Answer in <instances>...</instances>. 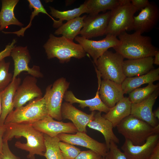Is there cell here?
<instances>
[{"instance_id": "obj_28", "label": "cell", "mask_w": 159, "mask_h": 159, "mask_svg": "<svg viewBox=\"0 0 159 159\" xmlns=\"http://www.w3.org/2000/svg\"><path fill=\"white\" fill-rule=\"evenodd\" d=\"M27 1L29 3V9H34V11L32 12L30 16V21L29 24L25 27H22L20 30L14 32L2 31L3 33L7 34H16L18 37H20V36L24 37V33L26 30L30 27L31 26L32 21L33 19L35 16L38 15L40 13L46 14L53 20L54 22L53 25V27L55 28L58 26L59 23V21L55 20L47 12L40 0H28Z\"/></svg>"}, {"instance_id": "obj_20", "label": "cell", "mask_w": 159, "mask_h": 159, "mask_svg": "<svg viewBox=\"0 0 159 159\" xmlns=\"http://www.w3.org/2000/svg\"><path fill=\"white\" fill-rule=\"evenodd\" d=\"M99 93L102 101L109 108L124 97L121 85L108 80L101 81Z\"/></svg>"}, {"instance_id": "obj_34", "label": "cell", "mask_w": 159, "mask_h": 159, "mask_svg": "<svg viewBox=\"0 0 159 159\" xmlns=\"http://www.w3.org/2000/svg\"><path fill=\"white\" fill-rule=\"evenodd\" d=\"M59 144L63 159H75L81 151L80 149L68 143L60 141Z\"/></svg>"}, {"instance_id": "obj_21", "label": "cell", "mask_w": 159, "mask_h": 159, "mask_svg": "<svg viewBox=\"0 0 159 159\" xmlns=\"http://www.w3.org/2000/svg\"><path fill=\"white\" fill-rule=\"evenodd\" d=\"M154 58L150 57L124 60L123 71L126 77L145 74L153 69Z\"/></svg>"}, {"instance_id": "obj_3", "label": "cell", "mask_w": 159, "mask_h": 159, "mask_svg": "<svg viewBox=\"0 0 159 159\" xmlns=\"http://www.w3.org/2000/svg\"><path fill=\"white\" fill-rule=\"evenodd\" d=\"M48 59L57 58L61 63L69 62L72 57L77 59L85 56L86 53L79 44L62 36L58 37L51 34L43 46Z\"/></svg>"}, {"instance_id": "obj_27", "label": "cell", "mask_w": 159, "mask_h": 159, "mask_svg": "<svg viewBox=\"0 0 159 159\" xmlns=\"http://www.w3.org/2000/svg\"><path fill=\"white\" fill-rule=\"evenodd\" d=\"M86 15L78 17L68 21L59 27L55 31L54 34L62 36L73 41L76 37L80 34L84 25V19Z\"/></svg>"}, {"instance_id": "obj_9", "label": "cell", "mask_w": 159, "mask_h": 159, "mask_svg": "<svg viewBox=\"0 0 159 159\" xmlns=\"http://www.w3.org/2000/svg\"><path fill=\"white\" fill-rule=\"evenodd\" d=\"M82 47L86 53L93 59L95 64L98 59L110 48H113L120 44L117 37L106 35L102 40L96 41L90 40L82 36H77L74 39Z\"/></svg>"}, {"instance_id": "obj_15", "label": "cell", "mask_w": 159, "mask_h": 159, "mask_svg": "<svg viewBox=\"0 0 159 159\" xmlns=\"http://www.w3.org/2000/svg\"><path fill=\"white\" fill-rule=\"evenodd\" d=\"M31 124L39 131L51 137L61 133L74 134L78 132L72 123L55 120L49 115Z\"/></svg>"}, {"instance_id": "obj_45", "label": "cell", "mask_w": 159, "mask_h": 159, "mask_svg": "<svg viewBox=\"0 0 159 159\" xmlns=\"http://www.w3.org/2000/svg\"><path fill=\"white\" fill-rule=\"evenodd\" d=\"M29 159H35V155L32 156L29 158Z\"/></svg>"}, {"instance_id": "obj_47", "label": "cell", "mask_w": 159, "mask_h": 159, "mask_svg": "<svg viewBox=\"0 0 159 159\" xmlns=\"http://www.w3.org/2000/svg\"><path fill=\"white\" fill-rule=\"evenodd\" d=\"M0 159H2L1 158V157L0 156Z\"/></svg>"}, {"instance_id": "obj_36", "label": "cell", "mask_w": 159, "mask_h": 159, "mask_svg": "<svg viewBox=\"0 0 159 159\" xmlns=\"http://www.w3.org/2000/svg\"><path fill=\"white\" fill-rule=\"evenodd\" d=\"M102 157L96 152L90 150L81 151L75 159H101Z\"/></svg>"}, {"instance_id": "obj_4", "label": "cell", "mask_w": 159, "mask_h": 159, "mask_svg": "<svg viewBox=\"0 0 159 159\" xmlns=\"http://www.w3.org/2000/svg\"><path fill=\"white\" fill-rule=\"evenodd\" d=\"M118 132L134 145L144 144L150 136L159 134V125L153 127L147 122L130 115L116 126Z\"/></svg>"}, {"instance_id": "obj_7", "label": "cell", "mask_w": 159, "mask_h": 159, "mask_svg": "<svg viewBox=\"0 0 159 159\" xmlns=\"http://www.w3.org/2000/svg\"><path fill=\"white\" fill-rule=\"evenodd\" d=\"M124 59L116 52L108 50L105 52L95 64L101 78L121 85L126 77L123 71Z\"/></svg>"}, {"instance_id": "obj_13", "label": "cell", "mask_w": 159, "mask_h": 159, "mask_svg": "<svg viewBox=\"0 0 159 159\" xmlns=\"http://www.w3.org/2000/svg\"><path fill=\"white\" fill-rule=\"evenodd\" d=\"M37 83L36 78L31 75L24 78L15 92L13 99L14 108L23 106L35 98L42 97V92Z\"/></svg>"}, {"instance_id": "obj_46", "label": "cell", "mask_w": 159, "mask_h": 159, "mask_svg": "<svg viewBox=\"0 0 159 159\" xmlns=\"http://www.w3.org/2000/svg\"><path fill=\"white\" fill-rule=\"evenodd\" d=\"M101 159H108L106 157H102Z\"/></svg>"}, {"instance_id": "obj_10", "label": "cell", "mask_w": 159, "mask_h": 159, "mask_svg": "<svg viewBox=\"0 0 159 159\" xmlns=\"http://www.w3.org/2000/svg\"><path fill=\"white\" fill-rule=\"evenodd\" d=\"M10 56L12 57L14 64L12 80L24 71L27 72L28 74L36 78L43 77L39 66L34 65L32 68L29 67L28 64L31 57L27 46L23 47L15 45L11 52Z\"/></svg>"}, {"instance_id": "obj_25", "label": "cell", "mask_w": 159, "mask_h": 159, "mask_svg": "<svg viewBox=\"0 0 159 159\" xmlns=\"http://www.w3.org/2000/svg\"><path fill=\"white\" fill-rule=\"evenodd\" d=\"M131 104L128 97H124L102 116L110 121L113 127H116L122 120L130 115Z\"/></svg>"}, {"instance_id": "obj_41", "label": "cell", "mask_w": 159, "mask_h": 159, "mask_svg": "<svg viewBox=\"0 0 159 159\" xmlns=\"http://www.w3.org/2000/svg\"><path fill=\"white\" fill-rule=\"evenodd\" d=\"M3 125V126H0V154L2 153L3 148V136L4 132Z\"/></svg>"}, {"instance_id": "obj_40", "label": "cell", "mask_w": 159, "mask_h": 159, "mask_svg": "<svg viewBox=\"0 0 159 159\" xmlns=\"http://www.w3.org/2000/svg\"><path fill=\"white\" fill-rule=\"evenodd\" d=\"M147 159H159V142Z\"/></svg>"}, {"instance_id": "obj_31", "label": "cell", "mask_w": 159, "mask_h": 159, "mask_svg": "<svg viewBox=\"0 0 159 159\" xmlns=\"http://www.w3.org/2000/svg\"><path fill=\"white\" fill-rule=\"evenodd\" d=\"M43 134L46 148L44 156L46 159H63L59 146V138L57 136L51 137Z\"/></svg>"}, {"instance_id": "obj_11", "label": "cell", "mask_w": 159, "mask_h": 159, "mask_svg": "<svg viewBox=\"0 0 159 159\" xmlns=\"http://www.w3.org/2000/svg\"><path fill=\"white\" fill-rule=\"evenodd\" d=\"M111 11L96 15H86L80 34L89 39L105 35Z\"/></svg>"}, {"instance_id": "obj_2", "label": "cell", "mask_w": 159, "mask_h": 159, "mask_svg": "<svg viewBox=\"0 0 159 159\" xmlns=\"http://www.w3.org/2000/svg\"><path fill=\"white\" fill-rule=\"evenodd\" d=\"M142 34L138 32L131 34L124 32L118 36L119 44L113 48L128 59L154 57L158 48L152 44L150 37Z\"/></svg>"}, {"instance_id": "obj_29", "label": "cell", "mask_w": 159, "mask_h": 159, "mask_svg": "<svg viewBox=\"0 0 159 159\" xmlns=\"http://www.w3.org/2000/svg\"><path fill=\"white\" fill-rule=\"evenodd\" d=\"M122 0H88L85 1L89 15L98 14L100 12L111 11L120 4Z\"/></svg>"}, {"instance_id": "obj_26", "label": "cell", "mask_w": 159, "mask_h": 159, "mask_svg": "<svg viewBox=\"0 0 159 159\" xmlns=\"http://www.w3.org/2000/svg\"><path fill=\"white\" fill-rule=\"evenodd\" d=\"M19 0H2L1 8L0 11V31L11 25L20 26L23 24L15 17L14 9Z\"/></svg>"}, {"instance_id": "obj_18", "label": "cell", "mask_w": 159, "mask_h": 159, "mask_svg": "<svg viewBox=\"0 0 159 159\" xmlns=\"http://www.w3.org/2000/svg\"><path fill=\"white\" fill-rule=\"evenodd\" d=\"M61 113L62 119L71 121L78 132L86 133L87 126L94 118L95 112L92 111L90 114H87L77 109L72 104L65 102L62 104Z\"/></svg>"}, {"instance_id": "obj_24", "label": "cell", "mask_w": 159, "mask_h": 159, "mask_svg": "<svg viewBox=\"0 0 159 159\" xmlns=\"http://www.w3.org/2000/svg\"><path fill=\"white\" fill-rule=\"evenodd\" d=\"M159 80V68L153 69L147 73L135 77H126L121 84L124 94H129L141 85L153 83Z\"/></svg>"}, {"instance_id": "obj_16", "label": "cell", "mask_w": 159, "mask_h": 159, "mask_svg": "<svg viewBox=\"0 0 159 159\" xmlns=\"http://www.w3.org/2000/svg\"><path fill=\"white\" fill-rule=\"evenodd\" d=\"M158 142L159 134H155L149 136L145 143L140 145H134L125 139L121 149L127 159H147Z\"/></svg>"}, {"instance_id": "obj_43", "label": "cell", "mask_w": 159, "mask_h": 159, "mask_svg": "<svg viewBox=\"0 0 159 159\" xmlns=\"http://www.w3.org/2000/svg\"><path fill=\"white\" fill-rule=\"evenodd\" d=\"M153 114L154 117L157 118L158 120L159 119V108H158L157 109L155 110L153 112Z\"/></svg>"}, {"instance_id": "obj_30", "label": "cell", "mask_w": 159, "mask_h": 159, "mask_svg": "<svg viewBox=\"0 0 159 159\" xmlns=\"http://www.w3.org/2000/svg\"><path fill=\"white\" fill-rule=\"evenodd\" d=\"M50 14L52 16L59 19V21L61 26L63 24V21H67L75 18L80 17L84 13H87L88 10L85 3L82 4L77 8L66 11H60L52 7H49Z\"/></svg>"}, {"instance_id": "obj_23", "label": "cell", "mask_w": 159, "mask_h": 159, "mask_svg": "<svg viewBox=\"0 0 159 159\" xmlns=\"http://www.w3.org/2000/svg\"><path fill=\"white\" fill-rule=\"evenodd\" d=\"M21 82V79L19 77L16 78L1 92L2 111L0 117V126L4 125L7 116L13 110L14 98Z\"/></svg>"}, {"instance_id": "obj_19", "label": "cell", "mask_w": 159, "mask_h": 159, "mask_svg": "<svg viewBox=\"0 0 159 159\" xmlns=\"http://www.w3.org/2000/svg\"><path fill=\"white\" fill-rule=\"evenodd\" d=\"M95 70L98 79V87L97 91L94 97L86 100H80L77 98L71 91L67 90L64 94V99L66 102L72 104L74 103H78L79 106L82 108L88 107L89 110L92 112L97 110L107 113L110 108L103 102L100 97L99 92L101 81V77L100 73L96 68Z\"/></svg>"}, {"instance_id": "obj_42", "label": "cell", "mask_w": 159, "mask_h": 159, "mask_svg": "<svg viewBox=\"0 0 159 159\" xmlns=\"http://www.w3.org/2000/svg\"><path fill=\"white\" fill-rule=\"evenodd\" d=\"M154 57L153 64L157 65H159V51L158 50L156 52Z\"/></svg>"}, {"instance_id": "obj_37", "label": "cell", "mask_w": 159, "mask_h": 159, "mask_svg": "<svg viewBox=\"0 0 159 159\" xmlns=\"http://www.w3.org/2000/svg\"><path fill=\"white\" fill-rule=\"evenodd\" d=\"M8 141H3L2 150L0 156L2 159H20L14 155L10 150Z\"/></svg>"}, {"instance_id": "obj_22", "label": "cell", "mask_w": 159, "mask_h": 159, "mask_svg": "<svg viewBox=\"0 0 159 159\" xmlns=\"http://www.w3.org/2000/svg\"><path fill=\"white\" fill-rule=\"evenodd\" d=\"M89 127L99 131L103 135L105 144L109 150L111 142L119 143V140L113 131L112 122L101 115V112L95 113L93 119L87 125Z\"/></svg>"}, {"instance_id": "obj_5", "label": "cell", "mask_w": 159, "mask_h": 159, "mask_svg": "<svg viewBox=\"0 0 159 159\" xmlns=\"http://www.w3.org/2000/svg\"><path fill=\"white\" fill-rule=\"evenodd\" d=\"M48 115L46 100L44 96L30 101L25 106L16 108L7 115L4 124H31L42 119Z\"/></svg>"}, {"instance_id": "obj_32", "label": "cell", "mask_w": 159, "mask_h": 159, "mask_svg": "<svg viewBox=\"0 0 159 159\" xmlns=\"http://www.w3.org/2000/svg\"><path fill=\"white\" fill-rule=\"evenodd\" d=\"M159 85L150 83L146 87L138 88L129 93V98L132 103H137L145 99L155 91L159 88Z\"/></svg>"}, {"instance_id": "obj_8", "label": "cell", "mask_w": 159, "mask_h": 159, "mask_svg": "<svg viewBox=\"0 0 159 159\" xmlns=\"http://www.w3.org/2000/svg\"><path fill=\"white\" fill-rule=\"evenodd\" d=\"M69 83L62 77L56 80L52 85L47 87L44 96L48 115L59 121L62 119L61 109L64 94L69 88Z\"/></svg>"}, {"instance_id": "obj_6", "label": "cell", "mask_w": 159, "mask_h": 159, "mask_svg": "<svg viewBox=\"0 0 159 159\" xmlns=\"http://www.w3.org/2000/svg\"><path fill=\"white\" fill-rule=\"evenodd\" d=\"M130 0H122L118 5L111 10V15L105 35L118 36L123 32L131 30L134 15L137 11Z\"/></svg>"}, {"instance_id": "obj_33", "label": "cell", "mask_w": 159, "mask_h": 159, "mask_svg": "<svg viewBox=\"0 0 159 159\" xmlns=\"http://www.w3.org/2000/svg\"><path fill=\"white\" fill-rule=\"evenodd\" d=\"M10 62L4 59L0 61V91L5 89L12 82L13 74L9 72Z\"/></svg>"}, {"instance_id": "obj_14", "label": "cell", "mask_w": 159, "mask_h": 159, "mask_svg": "<svg viewBox=\"0 0 159 159\" xmlns=\"http://www.w3.org/2000/svg\"><path fill=\"white\" fill-rule=\"evenodd\" d=\"M159 18V9L153 2L141 10L138 14L133 17L131 30L141 34L151 31L157 24Z\"/></svg>"}, {"instance_id": "obj_35", "label": "cell", "mask_w": 159, "mask_h": 159, "mask_svg": "<svg viewBox=\"0 0 159 159\" xmlns=\"http://www.w3.org/2000/svg\"><path fill=\"white\" fill-rule=\"evenodd\" d=\"M106 157L108 159H127L123 152L120 150L116 144L113 141L110 143Z\"/></svg>"}, {"instance_id": "obj_17", "label": "cell", "mask_w": 159, "mask_h": 159, "mask_svg": "<svg viewBox=\"0 0 159 159\" xmlns=\"http://www.w3.org/2000/svg\"><path fill=\"white\" fill-rule=\"evenodd\" d=\"M159 88L145 100L137 103H132L130 115L154 127L158 125L153 114V107L158 96Z\"/></svg>"}, {"instance_id": "obj_44", "label": "cell", "mask_w": 159, "mask_h": 159, "mask_svg": "<svg viewBox=\"0 0 159 159\" xmlns=\"http://www.w3.org/2000/svg\"><path fill=\"white\" fill-rule=\"evenodd\" d=\"M1 92L0 91V117L1 115V111H2V107H1Z\"/></svg>"}, {"instance_id": "obj_1", "label": "cell", "mask_w": 159, "mask_h": 159, "mask_svg": "<svg viewBox=\"0 0 159 159\" xmlns=\"http://www.w3.org/2000/svg\"><path fill=\"white\" fill-rule=\"evenodd\" d=\"M3 141H8L14 137H23L26 143L17 141L15 146L29 153L27 157L37 155L44 156L46 151L44 134L34 128L31 124L10 123L4 125Z\"/></svg>"}, {"instance_id": "obj_38", "label": "cell", "mask_w": 159, "mask_h": 159, "mask_svg": "<svg viewBox=\"0 0 159 159\" xmlns=\"http://www.w3.org/2000/svg\"><path fill=\"white\" fill-rule=\"evenodd\" d=\"M16 42V39H14L11 43L6 45L4 49L0 52V61L10 56L11 52Z\"/></svg>"}, {"instance_id": "obj_39", "label": "cell", "mask_w": 159, "mask_h": 159, "mask_svg": "<svg viewBox=\"0 0 159 159\" xmlns=\"http://www.w3.org/2000/svg\"><path fill=\"white\" fill-rule=\"evenodd\" d=\"M130 2L138 11L144 8L150 3L148 0H131Z\"/></svg>"}, {"instance_id": "obj_12", "label": "cell", "mask_w": 159, "mask_h": 159, "mask_svg": "<svg viewBox=\"0 0 159 159\" xmlns=\"http://www.w3.org/2000/svg\"><path fill=\"white\" fill-rule=\"evenodd\" d=\"M57 136L60 141L85 147L96 152L102 157H106L109 150L105 143L93 139L86 132H77L74 134L62 133Z\"/></svg>"}]
</instances>
